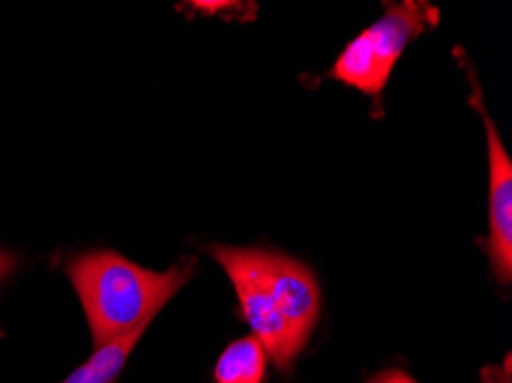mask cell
Wrapping results in <instances>:
<instances>
[{
  "label": "cell",
  "instance_id": "1",
  "mask_svg": "<svg viewBox=\"0 0 512 383\" xmlns=\"http://www.w3.org/2000/svg\"><path fill=\"white\" fill-rule=\"evenodd\" d=\"M193 271L196 262L191 257L157 273L115 250H88L67 264V276L81 299L95 347L152 324L168 301L189 283Z\"/></svg>",
  "mask_w": 512,
  "mask_h": 383
},
{
  "label": "cell",
  "instance_id": "7",
  "mask_svg": "<svg viewBox=\"0 0 512 383\" xmlns=\"http://www.w3.org/2000/svg\"><path fill=\"white\" fill-rule=\"evenodd\" d=\"M269 354L253 335L230 342L214 367L216 383H265Z\"/></svg>",
  "mask_w": 512,
  "mask_h": 383
},
{
  "label": "cell",
  "instance_id": "2",
  "mask_svg": "<svg viewBox=\"0 0 512 383\" xmlns=\"http://www.w3.org/2000/svg\"><path fill=\"white\" fill-rule=\"evenodd\" d=\"M437 23V10L428 3H400L391 7L382 19L352 39L340 53L331 76L336 81L377 97L386 88L395 62L423 30Z\"/></svg>",
  "mask_w": 512,
  "mask_h": 383
},
{
  "label": "cell",
  "instance_id": "9",
  "mask_svg": "<svg viewBox=\"0 0 512 383\" xmlns=\"http://www.w3.org/2000/svg\"><path fill=\"white\" fill-rule=\"evenodd\" d=\"M17 267V257L12 253H7V250H0V280H5L10 273Z\"/></svg>",
  "mask_w": 512,
  "mask_h": 383
},
{
  "label": "cell",
  "instance_id": "5",
  "mask_svg": "<svg viewBox=\"0 0 512 383\" xmlns=\"http://www.w3.org/2000/svg\"><path fill=\"white\" fill-rule=\"evenodd\" d=\"M253 260L269 299L281 312L294 342L304 351L322 310V292L315 273L276 250L253 248Z\"/></svg>",
  "mask_w": 512,
  "mask_h": 383
},
{
  "label": "cell",
  "instance_id": "6",
  "mask_svg": "<svg viewBox=\"0 0 512 383\" xmlns=\"http://www.w3.org/2000/svg\"><path fill=\"white\" fill-rule=\"evenodd\" d=\"M147 328H150V324H143L136 331L122 335L120 340L97 347L88 361L76 367L62 383H118L131 351L141 342Z\"/></svg>",
  "mask_w": 512,
  "mask_h": 383
},
{
  "label": "cell",
  "instance_id": "4",
  "mask_svg": "<svg viewBox=\"0 0 512 383\" xmlns=\"http://www.w3.org/2000/svg\"><path fill=\"white\" fill-rule=\"evenodd\" d=\"M460 58H464V69L471 83V106L476 108L480 120L485 124L487 134V156H490V237H487V255H490L492 273L501 285H510L512 280V163L503 147L499 129L494 127L490 113L483 104V90L469 60L457 49Z\"/></svg>",
  "mask_w": 512,
  "mask_h": 383
},
{
  "label": "cell",
  "instance_id": "3",
  "mask_svg": "<svg viewBox=\"0 0 512 383\" xmlns=\"http://www.w3.org/2000/svg\"><path fill=\"white\" fill-rule=\"evenodd\" d=\"M207 253L221 264L223 271L232 280V285H235L239 308H242L248 326L253 328V338L262 342L271 361L287 377L301 349L294 342L290 328H287L274 301L269 299L265 285H262L258 267H255L253 260V248L207 246Z\"/></svg>",
  "mask_w": 512,
  "mask_h": 383
},
{
  "label": "cell",
  "instance_id": "8",
  "mask_svg": "<svg viewBox=\"0 0 512 383\" xmlns=\"http://www.w3.org/2000/svg\"><path fill=\"white\" fill-rule=\"evenodd\" d=\"M368 383H418V381L402 370H384V372H377L372 379H368Z\"/></svg>",
  "mask_w": 512,
  "mask_h": 383
}]
</instances>
